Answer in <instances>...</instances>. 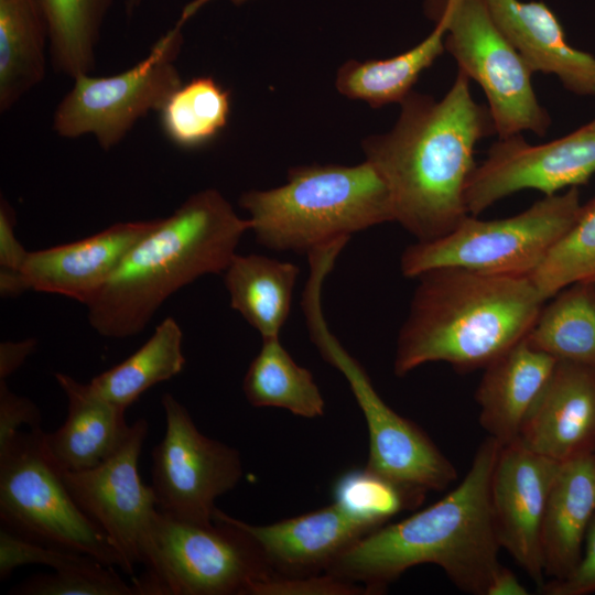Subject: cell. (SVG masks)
Wrapping results in <instances>:
<instances>
[{
  "instance_id": "cell-33",
  "label": "cell",
  "mask_w": 595,
  "mask_h": 595,
  "mask_svg": "<svg viewBox=\"0 0 595 595\" xmlns=\"http://www.w3.org/2000/svg\"><path fill=\"white\" fill-rule=\"evenodd\" d=\"M15 595H134L111 566L86 556L53 574L31 576L13 587Z\"/></svg>"
},
{
  "instance_id": "cell-17",
  "label": "cell",
  "mask_w": 595,
  "mask_h": 595,
  "mask_svg": "<svg viewBox=\"0 0 595 595\" xmlns=\"http://www.w3.org/2000/svg\"><path fill=\"white\" fill-rule=\"evenodd\" d=\"M517 441L559 463L595 452V367L558 360Z\"/></svg>"
},
{
  "instance_id": "cell-15",
  "label": "cell",
  "mask_w": 595,
  "mask_h": 595,
  "mask_svg": "<svg viewBox=\"0 0 595 595\" xmlns=\"http://www.w3.org/2000/svg\"><path fill=\"white\" fill-rule=\"evenodd\" d=\"M559 462L515 441L501 445L490 482L500 548L540 586L544 583L542 527Z\"/></svg>"
},
{
  "instance_id": "cell-8",
  "label": "cell",
  "mask_w": 595,
  "mask_h": 595,
  "mask_svg": "<svg viewBox=\"0 0 595 595\" xmlns=\"http://www.w3.org/2000/svg\"><path fill=\"white\" fill-rule=\"evenodd\" d=\"M582 204L577 187L544 195L526 210L507 218L483 220L466 216L445 236L416 241L404 249V277L443 267L497 275L530 277L576 218Z\"/></svg>"
},
{
  "instance_id": "cell-22",
  "label": "cell",
  "mask_w": 595,
  "mask_h": 595,
  "mask_svg": "<svg viewBox=\"0 0 595 595\" xmlns=\"http://www.w3.org/2000/svg\"><path fill=\"white\" fill-rule=\"evenodd\" d=\"M595 515V452L560 464L543 519L544 575L567 577L577 566Z\"/></svg>"
},
{
  "instance_id": "cell-10",
  "label": "cell",
  "mask_w": 595,
  "mask_h": 595,
  "mask_svg": "<svg viewBox=\"0 0 595 595\" xmlns=\"http://www.w3.org/2000/svg\"><path fill=\"white\" fill-rule=\"evenodd\" d=\"M192 3L180 21L125 72L110 76L80 75L57 105L53 129L62 138L91 134L108 151L120 143L138 120L160 112L183 84L176 60L183 44L182 28L198 7Z\"/></svg>"
},
{
  "instance_id": "cell-37",
  "label": "cell",
  "mask_w": 595,
  "mask_h": 595,
  "mask_svg": "<svg viewBox=\"0 0 595 595\" xmlns=\"http://www.w3.org/2000/svg\"><path fill=\"white\" fill-rule=\"evenodd\" d=\"M41 424L42 416L36 404L12 392L6 380H0V450L20 432L21 425L39 429Z\"/></svg>"
},
{
  "instance_id": "cell-13",
  "label": "cell",
  "mask_w": 595,
  "mask_h": 595,
  "mask_svg": "<svg viewBox=\"0 0 595 595\" xmlns=\"http://www.w3.org/2000/svg\"><path fill=\"white\" fill-rule=\"evenodd\" d=\"M148 430L147 420L138 419L104 462L86 470L62 472L72 497L106 536L129 575L136 564L148 563L158 513L153 489L142 483L138 468Z\"/></svg>"
},
{
  "instance_id": "cell-29",
  "label": "cell",
  "mask_w": 595,
  "mask_h": 595,
  "mask_svg": "<svg viewBox=\"0 0 595 595\" xmlns=\"http://www.w3.org/2000/svg\"><path fill=\"white\" fill-rule=\"evenodd\" d=\"M46 23L56 72L74 79L90 74L105 18L113 0H35Z\"/></svg>"
},
{
  "instance_id": "cell-31",
  "label": "cell",
  "mask_w": 595,
  "mask_h": 595,
  "mask_svg": "<svg viewBox=\"0 0 595 595\" xmlns=\"http://www.w3.org/2000/svg\"><path fill=\"white\" fill-rule=\"evenodd\" d=\"M530 279L544 301L571 284L595 282V196L581 206Z\"/></svg>"
},
{
  "instance_id": "cell-9",
  "label": "cell",
  "mask_w": 595,
  "mask_h": 595,
  "mask_svg": "<svg viewBox=\"0 0 595 595\" xmlns=\"http://www.w3.org/2000/svg\"><path fill=\"white\" fill-rule=\"evenodd\" d=\"M43 430L19 432L0 450L1 527L47 547L123 569L106 536L78 507L45 450Z\"/></svg>"
},
{
  "instance_id": "cell-30",
  "label": "cell",
  "mask_w": 595,
  "mask_h": 595,
  "mask_svg": "<svg viewBox=\"0 0 595 595\" xmlns=\"http://www.w3.org/2000/svg\"><path fill=\"white\" fill-rule=\"evenodd\" d=\"M229 93L209 76L182 84L160 111L161 127L171 142L184 149L202 147L227 125Z\"/></svg>"
},
{
  "instance_id": "cell-14",
  "label": "cell",
  "mask_w": 595,
  "mask_h": 595,
  "mask_svg": "<svg viewBox=\"0 0 595 595\" xmlns=\"http://www.w3.org/2000/svg\"><path fill=\"white\" fill-rule=\"evenodd\" d=\"M595 174V119L543 144L520 134L499 139L468 180L467 212L477 216L496 202L522 190L544 195L585 184Z\"/></svg>"
},
{
  "instance_id": "cell-27",
  "label": "cell",
  "mask_w": 595,
  "mask_h": 595,
  "mask_svg": "<svg viewBox=\"0 0 595 595\" xmlns=\"http://www.w3.org/2000/svg\"><path fill=\"white\" fill-rule=\"evenodd\" d=\"M242 391L253 407L281 408L307 419L325 413V400L312 372L293 360L280 337L262 339L245 374Z\"/></svg>"
},
{
  "instance_id": "cell-41",
  "label": "cell",
  "mask_w": 595,
  "mask_h": 595,
  "mask_svg": "<svg viewBox=\"0 0 595 595\" xmlns=\"http://www.w3.org/2000/svg\"><path fill=\"white\" fill-rule=\"evenodd\" d=\"M143 0H126V12L128 15H131L137 8L141 4ZM235 3H241L248 0H231Z\"/></svg>"
},
{
  "instance_id": "cell-36",
  "label": "cell",
  "mask_w": 595,
  "mask_h": 595,
  "mask_svg": "<svg viewBox=\"0 0 595 595\" xmlns=\"http://www.w3.org/2000/svg\"><path fill=\"white\" fill-rule=\"evenodd\" d=\"M15 214L7 199L0 202V294L15 298L25 292L22 268L29 251L20 244L15 232Z\"/></svg>"
},
{
  "instance_id": "cell-3",
  "label": "cell",
  "mask_w": 595,
  "mask_h": 595,
  "mask_svg": "<svg viewBox=\"0 0 595 595\" xmlns=\"http://www.w3.org/2000/svg\"><path fill=\"white\" fill-rule=\"evenodd\" d=\"M415 279L397 337V377L434 361L461 372L484 369L528 335L545 303L530 277L443 267Z\"/></svg>"
},
{
  "instance_id": "cell-32",
  "label": "cell",
  "mask_w": 595,
  "mask_h": 595,
  "mask_svg": "<svg viewBox=\"0 0 595 595\" xmlns=\"http://www.w3.org/2000/svg\"><path fill=\"white\" fill-rule=\"evenodd\" d=\"M424 494L393 484L365 468H353L334 483V502L349 513L380 526L396 513L421 504Z\"/></svg>"
},
{
  "instance_id": "cell-4",
  "label": "cell",
  "mask_w": 595,
  "mask_h": 595,
  "mask_svg": "<svg viewBox=\"0 0 595 595\" xmlns=\"http://www.w3.org/2000/svg\"><path fill=\"white\" fill-rule=\"evenodd\" d=\"M250 220L223 194H192L143 237L85 305L90 326L107 338L140 334L175 292L206 274L223 273Z\"/></svg>"
},
{
  "instance_id": "cell-11",
  "label": "cell",
  "mask_w": 595,
  "mask_h": 595,
  "mask_svg": "<svg viewBox=\"0 0 595 595\" xmlns=\"http://www.w3.org/2000/svg\"><path fill=\"white\" fill-rule=\"evenodd\" d=\"M432 9L445 26V48L485 93L499 139L522 131L544 136L551 118L533 90V72L494 21L486 0H436Z\"/></svg>"
},
{
  "instance_id": "cell-23",
  "label": "cell",
  "mask_w": 595,
  "mask_h": 595,
  "mask_svg": "<svg viewBox=\"0 0 595 595\" xmlns=\"http://www.w3.org/2000/svg\"><path fill=\"white\" fill-rule=\"evenodd\" d=\"M300 268L262 255L236 253L223 272L230 306L261 335L278 338L286 322Z\"/></svg>"
},
{
  "instance_id": "cell-39",
  "label": "cell",
  "mask_w": 595,
  "mask_h": 595,
  "mask_svg": "<svg viewBox=\"0 0 595 595\" xmlns=\"http://www.w3.org/2000/svg\"><path fill=\"white\" fill-rule=\"evenodd\" d=\"M37 342L28 338L19 342L6 340L0 344V380L17 371L33 353Z\"/></svg>"
},
{
  "instance_id": "cell-12",
  "label": "cell",
  "mask_w": 595,
  "mask_h": 595,
  "mask_svg": "<svg viewBox=\"0 0 595 595\" xmlns=\"http://www.w3.org/2000/svg\"><path fill=\"white\" fill-rule=\"evenodd\" d=\"M165 433L152 450L156 508L176 520L210 523L215 501L242 477L239 452L204 435L187 409L171 393L161 398Z\"/></svg>"
},
{
  "instance_id": "cell-1",
  "label": "cell",
  "mask_w": 595,
  "mask_h": 595,
  "mask_svg": "<svg viewBox=\"0 0 595 595\" xmlns=\"http://www.w3.org/2000/svg\"><path fill=\"white\" fill-rule=\"evenodd\" d=\"M461 69L440 100L411 91L393 128L363 141L366 161L387 184L394 221L416 241L445 236L468 216L465 192L479 140L496 133L489 109Z\"/></svg>"
},
{
  "instance_id": "cell-20",
  "label": "cell",
  "mask_w": 595,
  "mask_h": 595,
  "mask_svg": "<svg viewBox=\"0 0 595 595\" xmlns=\"http://www.w3.org/2000/svg\"><path fill=\"white\" fill-rule=\"evenodd\" d=\"M556 363L526 336L484 368L475 400L479 424L488 436L501 445L517 441Z\"/></svg>"
},
{
  "instance_id": "cell-40",
  "label": "cell",
  "mask_w": 595,
  "mask_h": 595,
  "mask_svg": "<svg viewBox=\"0 0 595 595\" xmlns=\"http://www.w3.org/2000/svg\"><path fill=\"white\" fill-rule=\"evenodd\" d=\"M528 589L517 576L502 564L499 566L487 588L486 595H528Z\"/></svg>"
},
{
  "instance_id": "cell-16",
  "label": "cell",
  "mask_w": 595,
  "mask_h": 595,
  "mask_svg": "<svg viewBox=\"0 0 595 595\" xmlns=\"http://www.w3.org/2000/svg\"><path fill=\"white\" fill-rule=\"evenodd\" d=\"M160 219L116 223L80 240L29 251L22 268L26 291L60 294L86 305Z\"/></svg>"
},
{
  "instance_id": "cell-19",
  "label": "cell",
  "mask_w": 595,
  "mask_h": 595,
  "mask_svg": "<svg viewBox=\"0 0 595 595\" xmlns=\"http://www.w3.org/2000/svg\"><path fill=\"white\" fill-rule=\"evenodd\" d=\"M489 12L531 71L555 75L573 94L595 95V56L571 46L542 1L486 0Z\"/></svg>"
},
{
  "instance_id": "cell-24",
  "label": "cell",
  "mask_w": 595,
  "mask_h": 595,
  "mask_svg": "<svg viewBox=\"0 0 595 595\" xmlns=\"http://www.w3.org/2000/svg\"><path fill=\"white\" fill-rule=\"evenodd\" d=\"M47 28L35 0H0V111L39 85L46 68Z\"/></svg>"
},
{
  "instance_id": "cell-2",
  "label": "cell",
  "mask_w": 595,
  "mask_h": 595,
  "mask_svg": "<svg viewBox=\"0 0 595 595\" xmlns=\"http://www.w3.org/2000/svg\"><path fill=\"white\" fill-rule=\"evenodd\" d=\"M500 447L487 436L453 490L411 517L367 533L325 572L380 594L408 569L435 564L462 592L486 595L501 565L490 502L491 474Z\"/></svg>"
},
{
  "instance_id": "cell-25",
  "label": "cell",
  "mask_w": 595,
  "mask_h": 595,
  "mask_svg": "<svg viewBox=\"0 0 595 595\" xmlns=\"http://www.w3.org/2000/svg\"><path fill=\"white\" fill-rule=\"evenodd\" d=\"M445 26L436 21L432 33L410 50L385 60L346 62L336 77L338 91L372 108L401 102L422 72L444 52Z\"/></svg>"
},
{
  "instance_id": "cell-34",
  "label": "cell",
  "mask_w": 595,
  "mask_h": 595,
  "mask_svg": "<svg viewBox=\"0 0 595 595\" xmlns=\"http://www.w3.org/2000/svg\"><path fill=\"white\" fill-rule=\"evenodd\" d=\"M88 555L47 547L19 536L3 527L0 529V578L6 580L13 570L40 564L54 571L80 562Z\"/></svg>"
},
{
  "instance_id": "cell-26",
  "label": "cell",
  "mask_w": 595,
  "mask_h": 595,
  "mask_svg": "<svg viewBox=\"0 0 595 595\" xmlns=\"http://www.w3.org/2000/svg\"><path fill=\"white\" fill-rule=\"evenodd\" d=\"M185 363L183 332L167 316L140 348L88 383L96 394L127 410L144 391L178 375Z\"/></svg>"
},
{
  "instance_id": "cell-28",
  "label": "cell",
  "mask_w": 595,
  "mask_h": 595,
  "mask_svg": "<svg viewBox=\"0 0 595 595\" xmlns=\"http://www.w3.org/2000/svg\"><path fill=\"white\" fill-rule=\"evenodd\" d=\"M543 304L527 339L556 360L595 367V282H577Z\"/></svg>"
},
{
  "instance_id": "cell-5",
  "label": "cell",
  "mask_w": 595,
  "mask_h": 595,
  "mask_svg": "<svg viewBox=\"0 0 595 595\" xmlns=\"http://www.w3.org/2000/svg\"><path fill=\"white\" fill-rule=\"evenodd\" d=\"M257 242L309 253L357 231L394 221L391 195L371 163L291 167L285 184L239 197Z\"/></svg>"
},
{
  "instance_id": "cell-6",
  "label": "cell",
  "mask_w": 595,
  "mask_h": 595,
  "mask_svg": "<svg viewBox=\"0 0 595 595\" xmlns=\"http://www.w3.org/2000/svg\"><path fill=\"white\" fill-rule=\"evenodd\" d=\"M309 266L301 301L306 327L323 359L346 378L365 416L369 434L365 467L413 491L425 494L446 489L457 477L455 466L419 425L398 414L382 400L360 363L329 331L322 307V290L333 263L315 257Z\"/></svg>"
},
{
  "instance_id": "cell-35",
  "label": "cell",
  "mask_w": 595,
  "mask_h": 595,
  "mask_svg": "<svg viewBox=\"0 0 595 595\" xmlns=\"http://www.w3.org/2000/svg\"><path fill=\"white\" fill-rule=\"evenodd\" d=\"M370 594L361 584L329 573L305 576L271 575L251 586L248 595H360Z\"/></svg>"
},
{
  "instance_id": "cell-7",
  "label": "cell",
  "mask_w": 595,
  "mask_h": 595,
  "mask_svg": "<svg viewBox=\"0 0 595 595\" xmlns=\"http://www.w3.org/2000/svg\"><path fill=\"white\" fill-rule=\"evenodd\" d=\"M214 521L194 523L158 510L145 572L134 595H248L272 575L257 542L216 508Z\"/></svg>"
},
{
  "instance_id": "cell-18",
  "label": "cell",
  "mask_w": 595,
  "mask_h": 595,
  "mask_svg": "<svg viewBox=\"0 0 595 595\" xmlns=\"http://www.w3.org/2000/svg\"><path fill=\"white\" fill-rule=\"evenodd\" d=\"M230 518L257 542L272 575L279 576L325 572L340 553L381 527L349 513L336 502L266 526Z\"/></svg>"
},
{
  "instance_id": "cell-21",
  "label": "cell",
  "mask_w": 595,
  "mask_h": 595,
  "mask_svg": "<svg viewBox=\"0 0 595 595\" xmlns=\"http://www.w3.org/2000/svg\"><path fill=\"white\" fill-rule=\"evenodd\" d=\"M54 376L67 399V416L54 432H43L45 450L62 472L93 468L126 437V409L96 394L89 383L63 372Z\"/></svg>"
},
{
  "instance_id": "cell-38",
  "label": "cell",
  "mask_w": 595,
  "mask_h": 595,
  "mask_svg": "<svg viewBox=\"0 0 595 595\" xmlns=\"http://www.w3.org/2000/svg\"><path fill=\"white\" fill-rule=\"evenodd\" d=\"M543 595H588L595 593V515L586 532L581 560L565 578L540 586Z\"/></svg>"
}]
</instances>
